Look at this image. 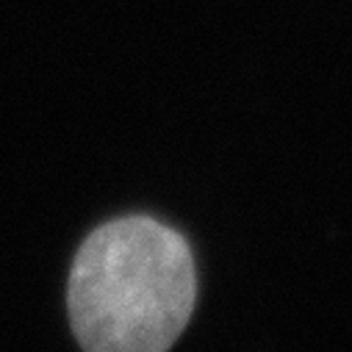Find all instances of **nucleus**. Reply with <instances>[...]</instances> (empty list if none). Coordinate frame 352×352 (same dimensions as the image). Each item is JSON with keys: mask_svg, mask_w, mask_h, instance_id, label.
Masks as SVG:
<instances>
[{"mask_svg": "<svg viewBox=\"0 0 352 352\" xmlns=\"http://www.w3.org/2000/svg\"><path fill=\"white\" fill-rule=\"evenodd\" d=\"M195 300L186 239L142 214L92 230L69 270V324L83 352H166L189 324Z\"/></svg>", "mask_w": 352, "mask_h": 352, "instance_id": "nucleus-1", "label": "nucleus"}]
</instances>
